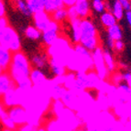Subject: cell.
<instances>
[{"label":"cell","mask_w":131,"mask_h":131,"mask_svg":"<svg viewBox=\"0 0 131 131\" xmlns=\"http://www.w3.org/2000/svg\"><path fill=\"white\" fill-rule=\"evenodd\" d=\"M5 112L12 118V120L16 123V125H22L26 123V112H25L24 108L20 105H10L8 106V109L5 110Z\"/></svg>","instance_id":"obj_5"},{"label":"cell","mask_w":131,"mask_h":131,"mask_svg":"<svg viewBox=\"0 0 131 131\" xmlns=\"http://www.w3.org/2000/svg\"><path fill=\"white\" fill-rule=\"evenodd\" d=\"M83 91L88 94L89 97H91V98L94 101L98 99L99 94H100L99 90L96 87H94V86H91V85H90V86H87V87H85L84 89H83Z\"/></svg>","instance_id":"obj_17"},{"label":"cell","mask_w":131,"mask_h":131,"mask_svg":"<svg viewBox=\"0 0 131 131\" xmlns=\"http://www.w3.org/2000/svg\"><path fill=\"white\" fill-rule=\"evenodd\" d=\"M47 1H48V0H42V2H43V4H45V3H46Z\"/></svg>","instance_id":"obj_23"},{"label":"cell","mask_w":131,"mask_h":131,"mask_svg":"<svg viewBox=\"0 0 131 131\" xmlns=\"http://www.w3.org/2000/svg\"><path fill=\"white\" fill-rule=\"evenodd\" d=\"M2 131H13V130H10V129H7V128H3Z\"/></svg>","instance_id":"obj_22"},{"label":"cell","mask_w":131,"mask_h":131,"mask_svg":"<svg viewBox=\"0 0 131 131\" xmlns=\"http://www.w3.org/2000/svg\"><path fill=\"white\" fill-rule=\"evenodd\" d=\"M104 131H114V129L112 128V127H105V128L104 129Z\"/></svg>","instance_id":"obj_21"},{"label":"cell","mask_w":131,"mask_h":131,"mask_svg":"<svg viewBox=\"0 0 131 131\" xmlns=\"http://www.w3.org/2000/svg\"><path fill=\"white\" fill-rule=\"evenodd\" d=\"M105 11L113 14L117 19V21L122 18L125 10L117 0H105Z\"/></svg>","instance_id":"obj_7"},{"label":"cell","mask_w":131,"mask_h":131,"mask_svg":"<svg viewBox=\"0 0 131 131\" xmlns=\"http://www.w3.org/2000/svg\"><path fill=\"white\" fill-rule=\"evenodd\" d=\"M77 25L79 33V45L87 50L91 54L94 56L98 49V42H97V31L95 28L88 18L84 19L74 20Z\"/></svg>","instance_id":"obj_2"},{"label":"cell","mask_w":131,"mask_h":131,"mask_svg":"<svg viewBox=\"0 0 131 131\" xmlns=\"http://www.w3.org/2000/svg\"><path fill=\"white\" fill-rule=\"evenodd\" d=\"M11 55H12L11 51L6 50L3 47L0 49V65L2 66L5 70H7L8 67L11 60Z\"/></svg>","instance_id":"obj_12"},{"label":"cell","mask_w":131,"mask_h":131,"mask_svg":"<svg viewBox=\"0 0 131 131\" xmlns=\"http://www.w3.org/2000/svg\"><path fill=\"white\" fill-rule=\"evenodd\" d=\"M6 72L15 82L16 87L21 90H27L32 86L30 81L31 68L28 60L19 50L14 51L11 55L9 65Z\"/></svg>","instance_id":"obj_1"},{"label":"cell","mask_w":131,"mask_h":131,"mask_svg":"<svg viewBox=\"0 0 131 131\" xmlns=\"http://www.w3.org/2000/svg\"><path fill=\"white\" fill-rule=\"evenodd\" d=\"M119 4L122 6L123 9L125 11H129L131 10V2L130 0H117Z\"/></svg>","instance_id":"obj_18"},{"label":"cell","mask_w":131,"mask_h":131,"mask_svg":"<svg viewBox=\"0 0 131 131\" xmlns=\"http://www.w3.org/2000/svg\"><path fill=\"white\" fill-rule=\"evenodd\" d=\"M16 88L15 82L12 80L7 72H5L0 76V97L5 96L7 93Z\"/></svg>","instance_id":"obj_6"},{"label":"cell","mask_w":131,"mask_h":131,"mask_svg":"<svg viewBox=\"0 0 131 131\" xmlns=\"http://www.w3.org/2000/svg\"><path fill=\"white\" fill-rule=\"evenodd\" d=\"M0 123L2 124V126L4 127V128L10 129V130H15L16 127H17V125L16 123L12 120V118L7 115L6 112L2 116V117L0 118Z\"/></svg>","instance_id":"obj_15"},{"label":"cell","mask_w":131,"mask_h":131,"mask_svg":"<svg viewBox=\"0 0 131 131\" xmlns=\"http://www.w3.org/2000/svg\"><path fill=\"white\" fill-rule=\"evenodd\" d=\"M114 81H115V83H116V87L118 89L122 90L123 92L127 94H131V86L126 79L116 74L115 75V78H114Z\"/></svg>","instance_id":"obj_11"},{"label":"cell","mask_w":131,"mask_h":131,"mask_svg":"<svg viewBox=\"0 0 131 131\" xmlns=\"http://www.w3.org/2000/svg\"><path fill=\"white\" fill-rule=\"evenodd\" d=\"M0 45L11 52L19 50V37L7 25L0 28Z\"/></svg>","instance_id":"obj_4"},{"label":"cell","mask_w":131,"mask_h":131,"mask_svg":"<svg viewBox=\"0 0 131 131\" xmlns=\"http://www.w3.org/2000/svg\"><path fill=\"white\" fill-rule=\"evenodd\" d=\"M107 30H108V33H109V35L111 36L112 39L116 41V40H122V38H123V30H122V28L119 26V24H116L112 26L111 28H107Z\"/></svg>","instance_id":"obj_13"},{"label":"cell","mask_w":131,"mask_h":131,"mask_svg":"<svg viewBox=\"0 0 131 131\" xmlns=\"http://www.w3.org/2000/svg\"><path fill=\"white\" fill-rule=\"evenodd\" d=\"M59 38V33H58V27L57 24L52 22V24L50 25V27L46 29V30L42 32V40L47 46L50 47L54 41Z\"/></svg>","instance_id":"obj_8"},{"label":"cell","mask_w":131,"mask_h":131,"mask_svg":"<svg viewBox=\"0 0 131 131\" xmlns=\"http://www.w3.org/2000/svg\"><path fill=\"white\" fill-rule=\"evenodd\" d=\"M100 20L103 26L106 28H109L114 25L117 24V19L116 18V17L110 12H107V11H105V13L101 16Z\"/></svg>","instance_id":"obj_10"},{"label":"cell","mask_w":131,"mask_h":131,"mask_svg":"<svg viewBox=\"0 0 131 131\" xmlns=\"http://www.w3.org/2000/svg\"><path fill=\"white\" fill-rule=\"evenodd\" d=\"M6 72V70H5L4 68L2 67V66L0 65V76H1V75L3 74V73H4V72Z\"/></svg>","instance_id":"obj_20"},{"label":"cell","mask_w":131,"mask_h":131,"mask_svg":"<svg viewBox=\"0 0 131 131\" xmlns=\"http://www.w3.org/2000/svg\"><path fill=\"white\" fill-rule=\"evenodd\" d=\"M59 38L63 39L72 48L75 49L79 45V33L74 19L70 16L57 24Z\"/></svg>","instance_id":"obj_3"},{"label":"cell","mask_w":131,"mask_h":131,"mask_svg":"<svg viewBox=\"0 0 131 131\" xmlns=\"http://www.w3.org/2000/svg\"><path fill=\"white\" fill-rule=\"evenodd\" d=\"M28 5L34 15L44 12V4L42 0H28Z\"/></svg>","instance_id":"obj_14"},{"label":"cell","mask_w":131,"mask_h":131,"mask_svg":"<svg viewBox=\"0 0 131 131\" xmlns=\"http://www.w3.org/2000/svg\"><path fill=\"white\" fill-rule=\"evenodd\" d=\"M1 48H2V46H1V45H0V49H1Z\"/></svg>","instance_id":"obj_24"},{"label":"cell","mask_w":131,"mask_h":131,"mask_svg":"<svg viewBox=\"0 0 131 131\" xmlns=\"http://www.w3.org/2000/svg\"><path fill=\"white\" fill-rule=\"evenodd\" d=\"M49 17L50 20L56 24H58L59 22H61V20H63L64 18H66L67 17H69V8L66 7H61L59 9L53 11L52 13H50V15H47Z\"/></svg>","instance_id":"obj_9"},{"label":"cell","mask_w":131,"mask_h":131,"mask_svg":"<svg viewBox=\"0 0 131 131\" xmlns=\"http://www.w3.org/2000/svg\"><path fill=\"white\" fill-rule=\"evenodd\" d=\"M30 81L32 83V85H39L44 83V81H46V79L44 78V76L40 72H39L37 70H31Z\"/></svg>","instance_id":"obj_16"},{"label":"cell","mask_w":131,"mask_h":131,"mask_svg":"<svg viewBox=\"0 0 131 131\" xmlns=\"http://www.w3.org/2000/svg\"><path fill=\"white\" fill-rule=\"evenodd\" d=\"M5 114V109L3 108V106L0 105V118L2 117V116Z\"/></svg>","instance_id":"obj_19"}]
</instances>
